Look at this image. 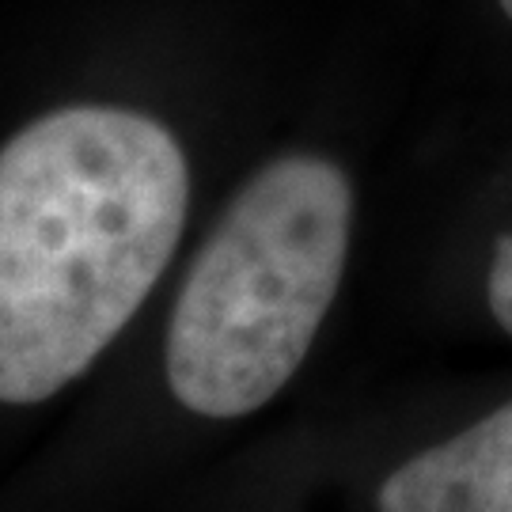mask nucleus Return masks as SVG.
Segmentation results:
<instances>
[{
    "label": "nucleus",
    "instance_id": "2",
    "mask_svg": "<svg viewBox=\"0 0 512 512\" xmlns=\"http://www.w3.org/2000/svg\"><path fill=\"white\" fill-rule=\"evenodd\" d=\"M353 186L323 156L255 171L190 262L164 342L167 387L190 414L243 418L304 365L338 296Z\"/></svg>",
    "mask_w": 512,
    "mask_h": 512
},
{
    "label": "nucleus",
    "instance_id": "1",
    "mask_svg": "<svg viewBox=\"0 0 512 512\" xmlns=\"http://www.w3.org/2000/svg\"><path fill=\"white\" fill-rule=\"evenodd\" d=\"M190 205L179 141L80 103L0 148V403H46L95 365L164 277Z\"/></svg>",
    "mask_w": 512,
    "mask_h": 512
},
{
    "label": "nucleus",
    "instance_id": "5",
    "mask_svg": "<svg viewBox=\"0 0 512 512\" xmlns=\"http://www.w3.org/2000/svg\"><path fill=\"white\" fill-rule=\"evenodd\" d=\"M501 8H505V16L512 19V0H501Z\"/></svg>",
    "mask_w": 512,
    "mask_h": 512
},
{
    "label": "nucleus",
    "instance_id": "4",
    "mask_svg": "<svg viewBox=\"0 0 512 512\" xmlns=\"http://www.w3.org/2000/svg\"><path fill=\"white\" fill-rule=\"evenodd\" d=\"M486 304L494 311L497 327L512 334V236L497 243L494 262H490V277H486Z\"/></svg>",
    "mask_w": 512,
    "mask_h": 512
},
{
    "label": "nucleus",
    "instance_id": "3",
    "mask_svg": "<svg viewBox=\"0 0 512 512\" xmlns=\"http://www.w3.org/2000/svg\"><path fill=\"white\" fill-rule=\"evenodd\" d=\"M380 512H512V399L384 478Z\"/></svg>",
    "mask_w": 512,
    "mask_h": 512
}]
</instances>
